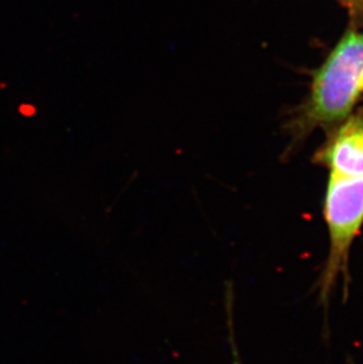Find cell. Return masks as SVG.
Wrapping results in <instances>:
<instances>
[{
    "label": "cell",
    "instance_id": "6da1fadb",
    "mask_svg": "<svg viewBox=\"0 0 363 364\" xmlns=\"http://www.w3.org/2000/svg\"><path fill=\"white\" fill-rule=\"evenodd\" d=\"M362 92L363 35L349 32L314 77L309 116L320 124L342 121Z\"/></svg>",
    "mask_w": 363,
    "mask_h": 364
},
{
    "label": "cell",
    "instance_id": "3957f363",
    "mask_svg": "<svg viewBox=\"0 0 363 364\" xmlns=\"http://www.w3.org/2000/svg\"><path fill=\"white\" fill-rule=\"evenodd\" d=\"M316 161L335 175L363 178V111L339 127L320 150Z\"/></svg>",
    "mask_w": 363,
    "mask_h": 364
},
{
    "label": "cell",
    "instance_id": "7a4b0ae2",
    "mask_svg": "<svg viewBox=\"0 0 363 364\" xmlns=\"http://www.w3.org/2000/svg\"><path fill=\"white\" fill-rule=\"evenodd\" d=\"M323 217L328 228L329 250L320 279V292L326 301L340 277L348 279L352 245L363 227V178L330 172Z\"/></svg>",
    "mask_w": 363,
    "mask_h": 364
}]
</instances>
